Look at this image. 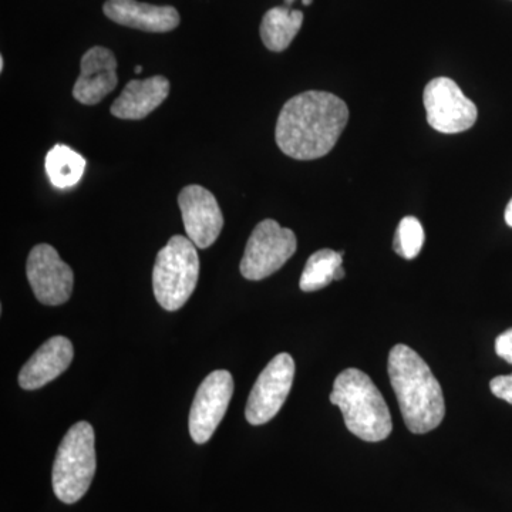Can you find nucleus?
Instances as JSON below:
<instances>
[{"label":"nucleus","instance_id":"nucleus-1","mask_svg":"<svg viewBox=\"0 0 512 512\" xmlns=\"http://www.w3.org/2000/svg\"><path fill=\"white\" fill-rule=\"evenodd\" d=\"M348 121V106L335 94L316 90L298 94L279 113L276 144L293 160H318L333 150Z\"/></svg>","mask_w":512,"mask_h":512},{"label":"nucleus","instance_id":"nucleus-2","mask_svg":"<svg viewBox=\"0 0 512 512\" xmlns=\"http://www.w3.org/2000/svg\"><path fill=\"white\" fill-rule=\"evenodd\" d=\"M387 372L407 429L414 434L437 429L446 416L443 390L419 353L406 345L394 346Z\"/></svg>","mask_w":512,"mask_h":512},{"label":"nucleus","instance_id":"nucleus-3","mask_svg":"<svg viewBox=\"0 0 512 512\" xmlns=\"http://www.w3.org/2000/svg\"><path fill=\"white\" fill-rule=\"evenodd\" d=\"M330 403L342 410L346 427L360 440L377 443L392 433V414L386 400L362 370L346 369L336 377Z\"/></svg>","mask_w":512,"mask_h":512},{"label":"nucleus","instance_id":"nucleus-4","mask_svg":"<svg viewBox=\"0 0 512 512\" xmlns=\"http://www.w3.org/2000/svg\"><path fill=\"white\" fill-rule=\"evenodd\" d=\"M93 426L79 421L67 431L53 464V490L64 504L82 500L96 473Z\"/></svg>","mask_w":512,"mask_h":512},{"label":"nucleus","instance_id":"nucleus-5","mask_svg":"<svg viewBox=\"0 0 512 512\" xmlns=\"http://www.w3.org/2000/svg\"><path fill=\"white\" fill-rule=\"evenodd\" d=\"M200 278L197 247L188 237L175 235L156 258L153 269V291L165 311L183 308Z\"/></svg>","mask_w":512,"mask_h":512},{"label":"nucleus","instance_id":"nucleus-6","mask_svg":"<svg viewBox=\"0 0 512 512\" xmlns=\"http://www.w3.org/2000/svg\"><path fill=\"white\" fill-rule=\"evenodd\" d=\"M298 247L295 232L274 220L256 225L242 256L241 274L248 281H262L278 272Z\"/></svg>","mask_w":512,"mask_h":512},{"label":"nucleus","instance_id":"nucleus-7","mask_svg":"<svg viewBox=\"0 0 512 512\" xmlns=\"http://www.w3.org/2000/svg\"><path fill=\"white\" fill-rule=\"evenodd\" d=\"M423 103L427 121L439 133H463L476 124V104L448 77H437L427 84Z\"/></svg>","mask_w":512,"mask_h":512},{"label":"nucleus","instance_id":"nucleus-8","mask_svg":"<svg viewBox=\"0 0 512 512\" xmlns=\"http://www.w3.org/2000/svg\"><path fill=\"white\" fill-rule=\"evenodd\" d=\"M295 362L288 353H279L262 370L256 380L245 409L252 426H262L274 419L291 393Z\"/></svg>","mask_w":512,"mask_h":512},{"label":"nucleus","instance_id":"nucleus-9","mask_svg":"<svg viewBox=\"0 0 512 512\" xmlns=\"http://www.w3.org/2000/svg\"><path fill=\"white\" fill-rule=\"evenodd\" d=\"M26 275L37 301L43 305H63L72 296V268L60 258L52 245H36L30 251L26 262Z\"/></svg>","mask_w":512,"mask_h":512},{"label":"nucleus","instance_id":"nucleus-10","mask_svg":"<svg viewBox=\"0 0 512 512\" xmlns=\"http://www.w3.org/2000/svg\"><path fill=\"white\" fill-rule=\"evenodd\" d=\"M234 394V379L227 370H215L198 387L190 412L191 439L205 444L220 426Z\"/></svg>","mask_w":512,"mask_h":512},{"label":"nucleus","instance_id":"nucleus-11","mask_svg":"<svg viewBox=\"0 0 512 512\" xmlns=\"http://www.w3.org/2000/svg\"><path fill=\"white\" fill-rule=\"evenodd\" d=\"M178 205L188 239L197 248H210L224 228V215L215 195L201 185H187L178 195Z\"/></svg>","mask_w":512,"mask_h":512},{"label":"nucleus","instance_id":"nucleus-12","mask_svg":"<svg viewBox=\"0 0 512 512\" xmlns=\"http://www.w3.org/2000/svg\"><path fill=\"white\" fill-rule=\"evenodd\" d=\"M117 60L106 47L96 46L87 50L80 64V76L73 87V97L86 106L103 101L117 87Z\"/></svg>","mask_w":512,"mask_h":512},{"label":"nucleus","instance_id":"nucleus-13","mask_svg":"<svg viewBox=\"0 0 512 512\" xmlns=\"http://www.w3.org/2000/svg\"><path fill=\"white\" fill-rule=\"evenodd\" d=\"M104 15L117 25L150 33L171 32L180 25V13L173 6H156L137 0H107Z\"/></svg>","mask_w":512,"mask_h":512},{"label":"nucleus","instance_id":"nucleus-14","mask_svg":"<svg viewBox=\"0 0 512 512\" xmlns=\"http://www.w3.org/2000/svg\"><path fill=\"white\" fill-rule=\"evenodd\" d=\"M74 349L72 342L64 336L47 340L35 355L30 357L19 373V384L23 390H37L57 379L72 365Z\"/></svg>","mask_w":512,"mask_h":512},{"label":"nucleus","instance_id":"nucleus-15","mask_svg":"<svg viewBox=\"0 0 512 512\" xmlns=\"http://www.w3.org/2000/svg\"><path fill=\"white\" fill-rule=\"evenodd\" d=\"M170 82L167 77L154 76L131 80L111 106V114L121 120H143L167 100Z\"/></svg>","mask_w":512,"mask_h":512},{"label":"nucleus","instance_id":"nucleus-16","mask_svg":"<svg viewBox=\"0 0 512 512\" xmlns=\"http://www.w3.org/2000/svg\"><path fill=\"white\" fill-rule=\"evenodd\" d=\"M303 25L301 10L278 6L265 13L261 23V39L271 52H284L291 45Z\"/></svg>","mask_w":512,"mask_h":512},{"label":"nucleus","instance_id":"nucleus-17","mask_svg":"<svg viewBox=\"0 0 512 512\" xmlns=\"http://www.w3.org/2000/svg\"><path fill=\"white\" fill-rule=\"evenodd\" d=\"M86 160L80 156L77 151L57 144L47 153L45 167L47 177L50 183L56 188L64 190V188L74 187L82 180L84 171H86Z\"/></svg>","mask_w":512,"mask_h":512},{"label":"nucleus","instance_id":"nucleus-18","mask_svg":"<svg viewBox=\"0 0 512 512\" xmlns=\"http://www.w3.org/2000/svg\"><path fill=\"white\" fill-rule=\"evenodd\" d=\"M345 252L320 249L306 262L299 286L303 292H316L335 281V272L343 265Z\"/></svg>","mask_w":512,"mask_h":512},{"label":"nucleus","instance_id":"nucleus-19","mask_svg":"<svg viewBox=\"0 0 512 512\" xmlns=\"http://www.w3.org/2000/svg\"><path fill=\"white\" fill-rule=\"evenodd\" d=\"M424 244V229L421 222L414 217H406L400 221L394 235L393 248L397 255L404 259L419 256Z\"/></svg>","mask_w":512,"mask_h":512},{"label":"nucleus","instance_id":"nucleus-20","mask_svg":"<svg viewBox=\"0 0 512 512\" xmlns=\"http://www.w3.org/2000/svg\"><path fill=\"white\" fill-rule=\"evenodd\" d=\"M490 389L495 397L512 404V375L494 377L490 382Z\"/></svg>","mask_w":512,"mask_h":512},{"label":"nucleus","instance_id":"nucleus-21","mask_svg":"<svg viewBox=\"0 0 512 512\" xmlns=\"http://www.w3.org/2000/svg\"><path fill=\"white\" fill-rule=\"evenodd\" d=\"M495 352H497L501 359L512 365V328L505 330L495 340Z\"/></svg>","mask_w":512,"mask_h":512},{"label":"nucleus","instance_id":"nucleus-22","mask_svg":"<svg viewBox=\"0 0 512 512\" xmlns=\"http://www.w3.org/2000/svg\"><path fill=\"white\" fill-rule=\"evenodd\" d=\"M505 222L512 228V200L508 202L507 210H505Z\"/></svg>","mask_w":512,"mask_h":512},{"label":"nucleus","instance_id":"nucleus-23","mask_svg":"<svg viewBox=\"0 0 512 512\" xmlns=\"http://www.w3.org/2000/svg\"><path fill=\"white\" fill-rule=\"evenodd\" d=\"M346 272L343 269V265L338 268V271L335 272V281H342L345 278Z\"/></svg>","mask_w":512,"mask_h":512},{"label":"nucleus","instance_id":"nucleus-24","mask_svg":"<svg viewBox=\"0 0 512 512\" xmlns=\"http://www.w3.org/2000/svg\"><path fill=\"white\" fill-rule=\"evenodd\" d=\"M3 67H5V60H3V57H0V72H3Z\"/></svg>","mask_w":512,"mask_h":512},{"label":"nucleus","instance_id":"nucleus-25","mask_svg":"<svg viewBox=\"0 0 512 512\" xmlns=\"http://www.w3.org/2000/svg\"><path fill=\"white\" fill-rule=\"evenodd\" d=\"M293 2H295V0H285V6H288V8H291V5Z\"/></svg>","mask_w":512,"mask_h":512},{"label":"nucleus","instance_id":"nucleus-26","mask_svg":"<svg viewBox=\"0 0 512 512\" xmlns=\"http://www.w3.org/2000/svg\"><path fill=\"white\" fill-rule=\"evenodd\" d=\"M312 2H313V0H302L303 5H305V6L311 5Z\"/></svg>","mask_w":512,"mask_h":512},{"label":"nucleus","instance_id":"nucleus-27","mask_svg":"<svg viewBox=\"0 0 512 512\" xmlns=\"http://www.w3.org/2000/svg\"><path fill=\"white\" fill-rule=\"evenodd\" d=\"M141 66H136V70H134V72H136V74H140L141 73Z\"/></svg>","mask_w":512,"mask_h":512}]
</instances>
